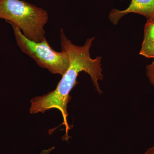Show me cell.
Returning a JSON list of instances; mask_svg holds the SVG:
<instances>
[{
	"label": "cell",
	"mask_w": 154,
	"mask_h": 154,
	"mask_svg": "<svg viewBox=\"0 0 154 154\" xmlns=\"http://www.w3.org/2000/svg\"><path fill=\"white\" fill-rule=\"evenodd\" d=\"M130 13L138 14L147 19L154 17V0H131L130 5L124 10L113 9L110 12L109 19L114 25H117L122 17Z\"/></svg>",
	"instance_id": "cell-4"
},
{
	"label": "cell",
	"mask_w": 154,
	"mask_h": 154,
	"mask_svg": "<svg viewBox=\"0 0 154 154\" xmlns=\"http://www.w3.org/2000/svg\"><path fill=\"white\" fill-rule=\"evenodd\" d=\"M146 75L150 83L154 87V60L146 67Z\"/></svg>",
	"instance_id": "cell-6"
},
{
	"label": "cell",
	"mask_w": 154,
	"mask_h": 154,
	"mask_svg": "<svg viewBox=\"0 0 154 154\" xmlns=\"http://www.w3.org/2000/svg\"><path fill=\"white\" fill-rule=\"evenodd\" d=\"M140 54L147 58H154V17L147 19Z\"/></svg>",
	"instance_id": "cell-5"
},
{
	"label": "cell",
	"mask_w": 154,
	"mask_h": 154,
	"mask_svg": "<svg viewBox=\"0 0 154 154\" xmlns=\"http://www.w3.org/2000/svg\"><path fill=\"white\" fill-rule=\"evenodd\" d=\"M61 46L62 50L66 51L70 59L68 69L62 75L54 91L43 96H36L30 100V112L35 114L44 113L48 110L56 109L61 113L63 124L65 126L66 134L64 140L69 139V127L68 124L67 105L70 100L69 94L72 89L78 84L77 77L81 72H84L91 77L96 91L101 94L102 93L98 84V81L103 79L101 68V57L92 59L90 49L95 37L88 38L83 46L73 44L67 38L63 30H60Z\"/></svg>",
	"instance_id": "cell-1"
},
{
	"label": "cell",
	"mask_w": 154,
	"mask_h": 154,
	"mask_svg": "<svg viewBox=\"0 0 154 154\" xmlns=\"http://www.w3.org/2000/svg\"><path fill=\"white\" fill-rule=\"evenodd\" d=\"M0 19L16 25L26 37L35 42L45 38L47 11L21 0H0Z\"/></svg>",
	"instance_id": "cell-2"
},
{
	"label": "cell",
	"mask_w": 154,
	"mask_h": 154,
	"mask_svg": "<svg viewBox=\"0 0 154 154\" xmlns=\"http://www.w3.org/2000/svg\"><path fill=\"white\" fill-rule=\"evenodd\" d=\"M17 45L22 52L35 60L38 66L46 69L51 73L63 75L68 69L70 59L64 50L58 52L51 47L46 38L41 42L30 40L16 25L11 22Z\"/></svg>",
	"instance_id": "cell-3"
},
{
	"label": "cell",
	"mask_w": 154,
	"mask_h": 154,
	"mask_svg": "<svg viewBox=\"0 0 154 154\" xmlns=\"http://www.w3.org/2000/svg\"><path fill=\"white\" fill-rule=\"evenodd\" d=\"M144 154H154V146L148 149Z\"/></svg>",
	"instance_id": "cell-8"
},
{
	"label": "cell",
	"mask_w": 154,
	"mask_h": 154,
	"mask_svg": "<svg viewBox=\"0 0 154 154\" xmlns=\"http://www.w3.org/2000/svg\"><path fill=\"white\" fill-rule=\"evenodd\" d=\"M54 149V147H52L48 149H45L42 151L39 154H50Z\"/></svg>",
	"instance_id": "cell-7"
}]
</instances>
